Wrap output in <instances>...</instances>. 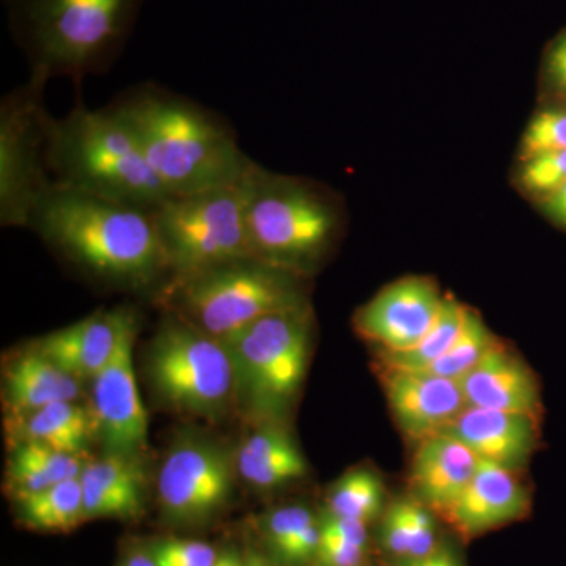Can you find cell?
Masks as SVG:
<instances>
[{"mask_svg":"<svg viewBox=\"0 0 566 566\" xmlns=\"http://www.w3.org/2000/svg\"><path fill=\"white\" fill-rule=\"evenodd\" d=\"M80 480L85 520L139 515L144 486L139 457L107 453L102 460L85 464Z\"/></svg>","mask_w":566,"mask_h":566,"instance_id":"obj_20","label":"cell"},{"mask_svg":"<svg viewBox=\"0 0 566 566\" xmlns=\"http://www.w3.org/2000/svg\"><path fill=\"white\" fill-rule=\"evenodd\" d=\"M381 379L398 427L417 444L441 434L468 408L457 379L394 367H382Z\"/></svg>","mask_w":566,"mask_h":566,"instance_id":"obj_15","label":"cell"},{"mask_svg":"<svg viewBox=\"0 0 566 566\" xmlns=\"http://www.w3.org/2000/svg\"><path fill=\"white\" fill-rule=\"evenodd\" d=\"M18 501L22 521L39 531L70 532L85 521L80 476Z\"/></svg>","mask_w":566,"mask_h":566,"instance_id":"obj_26","label":"cell"},{"mask_svg":"<svg viewBox=\"0 0 566 566\" xmlns=\"http://www.w3.org/2000/svg\"><path fill=\"white\" fill-rule=\"evenodd\" d=\"M532 495L520 471L480 460L475 475L460 497L442 513L464 542L524 520Z\"/></svg>","mask_w":566,"mask_h":566,"instance_id":"obj_14","label":"cell"},{"mask_svg":"<svg viewBox=\"0 0 566 566\" xmlns=\"http://www.w3.org/2000/svg\"><path fill=\"white\" fill-rule=\"evenodd\" d=\"M543 70L546 84L566 106V29L547 46Z\"/></svg>","mask_w":566,"mask_h":566,"instance_id":"obj_35","label":"cell"},{"mask_svg":"<svg viewBox=\"0 0 566 566\" xmlns=\"http://www.w3.org/2000/svg\"><path fill=\"white\" fill-rule=\"evenodd\" d=\"M148 371L156 394L186 415H219L237 387L227 345L178 315L153 340Z\"/></svg>","mask_w":566,"mask_h":566,"instance_id":"obj_9","label":"cell"},{"mask_svg":"<svg viewBox=\"0 0 566 566\" xmlns=\"http://www.w3.org/2000/svg\"><path fill=\"white\" fill-rule=\"evenodd\" d=\"M14 39L41 81L106 71L132 35L144 0H6Z\"/></svg>","mask_w":566,"mask_h":566,"instance_id":"obj_4","label":"cell"},{"mask_svg":"<svg viewBox=\"0 0 566 566\" xmlns=\"http://www.w3.org/2000/svg\"><path fill=\"white\" fill-rule=\"evenodd\" d=\"M469 408L516 412L542 419L538 378L517 354L497 342L460 381Z\"/></svg>","mask_w":566,"mask_h":566,"instance_id":"obj_16","label":"cell"},{"mask_svg":"<svg viewBox=\"0 0 566 566\" xmlns=\"http://www.w3.org/2000/svg\"><path fill=\"white\" fill-rule=\"evenodd\" d=\"M252 169L232 185L170 197L155 210L156 226L169 262L167 285L222 264L253 259L248 237Z\"/></svg>","mask_w":566,"mask_h":566,"instance_id":"obj_7","label":"cell"},{"mask_svg":"<svg viewBox=\"0 0 566 566\" xmlns=\"http://www.w3.org/2000/svg\"><path fill=\"white\" fill-rule=\"evenodd\" d=\"M441 434L460 441L479 460L521 471L538 447L539 419L468 406Z\"/></svg>","mask_w":566,"mask_h":566,"instance_id":"obj_17","label":"cell"},{"mask_svg":"<svg viewBox=\"0 0 566 566\" xmlns=\"http://www.w3.org/2000/svg\"><path fill=\"white\" fill-rule=\"evenodd\" d=\"M342 226L337 200L319 186L264 170L249 177L248 237L253 259L300 274L329 251Z\"/></svg>","mask_w":566,"mask_h":566,"instance_id":"obj_5","label":"cell"},{"mask_svg":"<svg viewBox=\"0 0 566 566\" xmlns=\"http://www.w3.org/2000/svg\"><path fill=\"white\" fill-rule=\"evenodd\" d=\"M132 311L96 312L41 338L35 349L76 379L95 378L109 363Z\"/></svg>","mask_w":566,"mask_h":566,"instance_id":"obj_18","label":"cell"},{"mask_svg":"<svg viewBox=\"0 0 566 566\" xmlns=\"http://www.w3.org/2000/svg\"><path fill=\"white\" fill-rule=\"evenodd\" d=\"M237 468L252 486L275 488L303 479L307 463L285 431L262 428L249 436L238 450Z\"/></svg>","mask_w":566,"mask_h":566,"instance_id":"obj_22","label":"cell"},{"mask_svg":"<svg viewBox=\"0 0 566 566\" xmlns=\"http://www.w3.org/2000/svg\"><path fill=\"white\" fill-rule=\"evenodd\" d=\"M379 542L395 560L430 557L441 546L433 512L417 499H400L386 510Z\"/></svg>","mask_w":566,"mask_h":566,"instance_id":"obj_25","label":"cell"},{"mask_svg":"<svg viewBox=\"0 0 566 566\" xmlns=\"http://www.w3.org/2000/svg\"><path fill=\"white\" fill-rule=\"evenodd\" d=\"M316 516L311 510L301 505L283 506L275 510L264 520L263 532L268 545L275 556L281 557L283 551L296 538L301 532L316 523Z\"/></svg>","mask_w":566,"mask_h":566,"instance_id":"obj_32","label":"cell"},{"mask_svg":"<svg viewBox=\"0 0 566 566\" xmlns=\"http://www.w3.org/2000/svg\"><path fill=\"white\" fill-rule=\"evenodd\" d=\"M442 300L434 281L408 275L385 286L363 305L354 315V327L365 340L381 346L382 353L408 352L433 326Z\"/></svg>","mask_w":566,"mask_h":566,"instance_id":"obj_13","label":"cell"},{"mask_svg":"<svg viewBox=\"0 0 566 566\" xmlns=\"http://www.w3.org/2000/svg\"><path fill=\"white\" fill-rule=\"evenodd\" d=\"M237 390L253 415L273 419L300 392L311 352V319L301 304L256 319L229 340Z\"/></svg>","mask_w":566,"mask_h":566,"instance_id":"obj_8","label":"cell"},{"mask_svg":"<svg viewBox=\"0 0 566 566\" xmlns=\"http://www.w3.org/2000/svg\"><path fill=\"white\" fill-rule=\"evenodd\" d=\"M46 81L31 76L0 104V222L29 227L40 197L52 180L46 166Z\"/></svg>","mask_w":566,"mask_h":566,"instance_id":"obj_10","label":"cell"},{"mask_svg":"<svg viewBox=\"0 0 566 566\" xmlns=\"http://www.w3.org/2000/svg\"><path fill=\"white\" fill-rule=\"evenodd\" d=\"M44 133L55 185L151 211L172 197L111 107L92 111L77 104L63 118L46 114Z\"/></svg>","mask_w":566,"mask_h":566,"instance_id":"obj_3","label":"cell"},{"mask_svg":"<svg viewBox=\"0 0 566 566\" xmlns=\"http://www.w3.org/2000/svg\"><path fill=\"white\" fill-rule=\"evenodd\" d=\"M93 431V415L73 401L44 406L39 411L21 416V423L18 424L21 442H41L74 455L84 453Z\"/></svg>","mask_w":566,"mask_h":566,"instance_id":"obj_24","label":"cell"},{"mask_svg":"<svg viewBox=\"0 0 566 566\" xmlns=\"http://www.w3.org/2000/svg\"><path fill=\"white\" fill-rule=\"evenodd\" d=\"M214 566H244V557H241L234 549H227L218 554Z\"/></svg>","mask_w":566,"mask_h":566,"instance_id":"obj_38","label":"cell"},{"mask_svg":"<svg viewBox=\"0 0 566 566\" xmlns=\"http://www.w3.org/2000/svg\"><path fill=\"white\" fill-rule=\"evenodd\" d=\"M368 546L357 545L342 536L323 531L314 566H364Z\"/></svg>","mask_w":566,"mask_h":566,"instance_id":"obj_34","label":"cell"},{"mask_svg":"<svg viewBox=\"0 0 566 566\" xmlns=\"http://www.w3.org/2000/svg\"><path fill=\"white\" fill-rule=\"evenodd\" d=\"M232 491V461L212 442H181L167 455L159 472V502L164 515L175 523L211 520L227 505Z\"/></svg>","mask_w":566,"mask_h":566,"instance_id":"obj_11","label":"cell"},{"mask_svg":"<svg viewBox=\"0 0 566 566\" xmlns=\"http://www.w3.org/2000/svg\"><path fill=\"white\" fill-rule=\"evenodd\" d=\"M122 566H158L156 562L153 560L151 554L145 553H134L132 556L126 557V560L123 562Z\"/></svg>","mask_w":566,"mask_h":566,"instance_id":"obj_39","label":"cell"},{"mask_svg":"<svg viewBox=\"0 0 566 566\" xmlns=\"http://www.w3.org/2000/svg\"><path fill=\"white\" fill-rule=\"evenodd\" d=\"M158 566H214L218 554L208 543L169 538L156 543L150 551Z\"/></svg>","mask_w":566,"mask_h":566,"instance_id":"obj_33","label":"cell"},{"mask_svg":"<svg viewBox=\"0 0 566 566\" xmlns=\"http://www.w3.org/2000/svg\"><path fill=\"white\" fill-rule=\"evenodd\" d=\"M244 566H281L274 564L271 558L262 556L259 553H248L244 556Z\"/></svg>","mask_w":566,"mask_h":566,"instance_id":"obj_40","label":"cell"},{"mask_svg":"<svg viewBox=\"0 0 566 566\" xmlns=\"http://www.w3.org/2000/svg\"><path fill=\"white\" fill-rule=\"evenodd\" d=\"M517 181L524 192L543 202L566 185V150L546 153L523 161Z\"/></svg>","mask_w":566,"mask_h":566,"instance_id":"obj_31","label":"cell"},{"mask_svg":"<svg viewBox=\"0 0 566 566\" xmlns=\"http://www.w3.org/2000/svg\"><path fill=\"white\" fill-rule=\"evenodd\" d=\"M136 316L123 326L109 363L93 378V419L107 453L139 457L147 447V411L133 367Z\"/></svg>","mask_w":566,"mask_h":566,"instance_id":"obj_12","label":"cell"},{"mask_svg":"<svg viewBox=\"0 0 566 566\" xmlns=\"http://www.w3.org/2000/svg\"><path fill=\"white\" fill-rule=\"evenodd\" d=\"M385 485L374 472H349L342 476L327 495V515L348 517L370 524L382 513Z\"/></svg>","mask_w":566,"mask_h":566,"instance_id":"obj_28","label":"cell"},{"mask_svg":"<svg viewBox=\"0 0 566 566\" xmlns=\"http://www.w3.org/2000/svg\"><path fill=\"white\" fill-rule=\"evenodd\" d=\"M543 211L556 226L566 230V185L542 202Z\"/></svg>","mask_w":566,"mask_h":566,"instance_id":"obj_36","label":"cell"},{"mask_svg":"<svg viewBox=\"0 0 566 566\" xmlns=\"http://www.w3.org/2000/svg\"><path fill=\"white\" fill-rule=\"evenodd\" d=\"M85 464L81 455L41 442H20L11 455L9 482L18 499L40 493L65 480L77 479Z\"/></svg>","mask_w":566,"mask_h":566,"instance_id":"obj_23","label":"cell"},{"mask_svg":"<svg viewBox=\"0 0 566 566\" xmlns=\"http://www.w3.org/2000/svg\"><path fill=\"white\" fill-rule=\"evenodd\" d=\"M111 109L172 197L232 185L255 164L219 115L158 85L133 88Z\"/></svg>","mask_w":566,"mask_h":566,"instance_id":"obj_2","label":"cell"},{"mask_svg":"<svg viewBox=\"0 0 566 566\" xmlns=\"http://www.w3.org/2000/svg\"><path fill=\"white\" fill-rule=\"evenodd\" d=\"M29 227L102 281L145 289L170 275L155 211L52 182L33 208Z\"/></svg>","mask_w":566,"mask_h":566,"instance_id":"obj_1","label":"cell"},{"mask_svg":"<svg viewBox=\"0 0 566 566\" xmlns=\"http://www.w3.org/2000/svg\"><path fill=\"white\" fill-rule=\"evenodd\" d=\"M431 566H463L457 554L449 546L441 545L431 556Z\"/></svg>","mask_w":566,"mask_h":566,"instance_id":"obj_37","label":"cell"},{"mask_svg":"<svg viewBox=\"0 0 566 566\" xmlns=\"http://www.w3.org/2000/svg\"><path fill=\"white\" fill-rule=\"evenodd\" d=\"M469 307L452 294H446L441 311L433 326L422 340L412 349L403 353H382V367L403 368V370H424L438 360L453 345L463 331Z\"/></svg>","mask_w":566,"mask_h":566,"instance_id":"obj_27","label":"cell"},{"mask_svg":"<svg viewBox=\"0 0 566 566\" xmlns=\"http://www.w3.org/2000/svg\"><path fill=\"white\" fill-rule=\"evenodd\" d=\"M562 150H566V106L538 112L528 122L521 139V163L546 153Z\"/></svg>","mask_w":566,"mask_h":566,"instance_id":"obj_30","label":"cell"},{"mask_svg":"<svg viewBox=\"0 0 566 566\" xmlns=\"http://www.w3.org/2000/svg\"><path fill=\"white\" fill-rule=\"evenodd\" d=\"M6 394L14 415L25 416L59 401L80 397L77 379L41 356L36 349L10 365Z\"/></svg>","mask_w":566,"mask_h":566,"instance_id":"obj_21","label":"cell"},{"mask_svg":"<svg viewBox=\"0 0 566 566\" xmlns=\"http://www.w3.org/2000/svg\"><path fill=\"white\" fill-rule=\"evenodd\" d=\"M161 293L175 315L222 342L263 316L305 303L296 274L256 259L212 268Z\"/></svg>","mask_w":566,"mask_h":566,"instance_id":"obj_6","label":"cell"},{"mask_svg":"<svg viewBox=\"0 0 566 566\" xmlns=\"http://www.w3.org/2000/svg\"><path fill=\"white\" fill-rule=\"evenodd\" d=\"M497 342L482 316L469 308L463 331L453 345L430 367L417 371H427V374L461 381Z\"/></svg>","mask_w":566,"mask_h":566,"instance_id":"obj_29","label":"cell"},{"mask_svg":"<svg viewBox=\"0 0 566 566\" xmlns=\"http://www.w3.org/2000/svg\"><path fill=\"white\" fill-rule=\"evenodd\" d=\"M479 463V458L457 439L431 436L419 442L412 458V493L420 504L441 516L469 485Z\"/></svg>","mask_w":566,"mask_h":566,"instance_id":"obj_19","label":"cell"}]
</instances>
